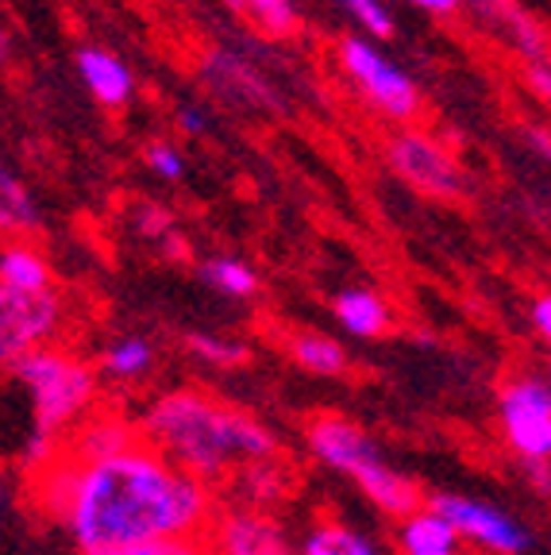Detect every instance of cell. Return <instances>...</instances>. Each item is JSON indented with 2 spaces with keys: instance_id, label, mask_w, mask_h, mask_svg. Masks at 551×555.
Returning <instances> with one entry per match:
<instances>
[{
  "instance_id": "obj_1",
  "label": "cell",
  "mask_w": 551,
  "mask_h": 555,
  "mask_svg": "<svg viewBox=\"0 0 551 555\" xmlns=\"http://www.w3.org/2000/svg\"><path fill=\"white\" fill-rule=\"evenodd\" d=\"M35 502L74 544V555H120L163 537H205L213 486L181 470L146 440L104 460H59L35 470Z\"/></svg>"
},
{
  "instance_id": "obj_2",
  "label": "cell",
  "mask_w": 551,
  "mask_h": 555,
  "mask_svg": "<svg viewBox=\"0 0 551 555\" xmlns=\"http://www.w3.org/2000/svg\"><path fill=\"white\" fill-rule=\"evenodd\" d=\"M136 421L151 448H158L181 470L205 478L208 486L232 478L247 463L278 460V436L259 416L193 386L158 393Z\"/></svg>"
},
{
  "instance_id": "obj_3",
  "label": "cell",
  "mask_w": 551,
  "mask_h": 555,
  "mask_svg": "<svg viewBox=\"0 0 551 555\" xmlns=\"http://www.w3.org/2000/svg\"><path fill=\"white\" fill-rule=\"evenodd\" d=\"M305 443L320 467L336 470L386 517L401 520L424 505L421 486L382 455L374 436L344 413H317L305 421Z\"/></svg>"
},
{
  "instance_id": "obj_4",
  "label": "cell",
  "mask_w": 551,
  "mask_h": 555,
  "mask_svg": "<svg viewBox=\"0 0 551 555\" xmlns=\"http://www.w3.org/2000/svg\"><path fill=\"white\" fill-rule=\"evenodd\" d=\"M9 382L27 398L31 433L59 436V440H66L69 428L93 413L101 393V371H93L86 359L59 344L27 351L9 371Z\"/></svg>"
},
{
  "instance_id": "obj_5",
  "label": "cell",
  "mask_w": 551,
  "mask_h": 555,
  "mask_svg": "<svg viewBox=\"0 0 551 555\" xmlns=\"http://www.w3.org/2000/svg\"><path fill=\"white\" fill-rule=\"evenodd\" d=\"M336 62L347 86L359 93V101L367 108H374V113L394 124H409L421 116V86L394 54H386V47L379 39L362 31L344 35L336 47Z\"/></svg>"
},
{
  "instance_id": "obj_6",
  "label": "cell",
  "mask_w": 551,
  "mask_h": 555,
  "mask_svg": "<svg viewBox=\"0 0 551 555\" xmlns=\"http://www.w3.org/2000/svg\"><path fill=\"white\" fill-rule=\"evenodd\" d=\"M66 328V301L54 289H16L0 282V378L35 347H47Z\"/></svg>"
},
{
  "instance_id": "obj_7",
  "label": "cell",
  "mask_w": 551,
  "mask_h": 555,
  "mask_svg": "<svg viewBox=\"0 0 551 555\" xmlns=\"http://www.w3.org/2000/svg\"><path fill=\"white\" fill-rule=\"evenodd\" d=\"M386 166L401 182L428 193V197L456 201L466 193V173L459 158L451 155L448 143H439L436 135L421 128H397L386 139Z\"/></svg>"
},
{
  "instance_id": "obj_8",
  "label": "cell",
  "mask_w": 551,
  "mask_h": 555,
  "mask_svg": "<svg viewBox=\"0 0 551 555\" xmlns=\"http://www.w3.org/2000/svg\"><path fill=\"white\" fill-rule=\"evenodd\" d=\"M498 421L505 443L528 463H551V382L517 374L501 386Z\"/></svg>"
},
{
  "instance_id": "obj_9",
  "label": "cell",
  "mask_w": 551,
  "mask_h": 555,
  "mask_svg": "<svg viewBox=\"0 0 551 555\" xmlns=\"http://www.w3.org/2000/svg\"><path fill=\"white\" fill-rule=\"evenodd\" d=\"M432 509H439L444 517L456 525L459 540L486 555H525L533 547V537L521 520H513L505 509H498L494 502L471 494H432Z\"/></svg>"
},
{
  "instance_id": "obj_10",
  "label": "cell",
  "mask_w": 551,
  "mask_h": 555,
  "mask_svg": "<svg viewBox=\"0 0 551 555\" xmlns=\"http://www.w3.org/2000/svg\"><path fill=\"white\" fill-rule=\"evenodd\" d=\"M205 540L213 555H297V544L290 540L282 520L251 502L216 509Z\"/></svg>"
},
{
  "instance_id": "obj_11",
  "label": "cell",
  "mask_w": 551,
  "mask_h": 555,
  "mask_svg": "<svg viewBox=\"0 0 551 555\" xmlns=\"http://www.w3.org/2000/svg\"><path fill=\"white\" fill-rule=\"evenodd\" d=\"M201 81L225 104H232V108H251V113H278L282 108L274 86L251 62H243L235 51H228V47L205 51V59H201Z\"/></svg>"
},
{
  "instance_id": "obj_12",
  "label": "cell",
  "mask_w": 551,
  "mask_h": 555,
  "mask_svg": "<svg viewBox=\"0 0 551 555\" xmlns=\"http://www.w3.org/2000/svg\"><path fill=\"white\" fill-rule=\"evenodd\" d=\"M74 66H78L86 93L101 104L104 113H120V108L131 104V96H136V69L116 51H108V47H81Z\"/></svg>"
},
{
  "instance_id": "obj_13",
  "label": "cell",
  "mask_w": 551,
  "mask_h": 555,
  "mask_svg": "<svg viewBox=\"0 0 551 555\" xmlns=\"http://www.w3.org/2000/svg\"><path fill=\"white\" fill-rule=\"evenodd\" d=\"M139 440H143L139 421H131V416H124V413H101V409H93L86 421H78V425L66 433L62 451H66L69 460L86 463V460L116 455V451L131 448V443H139Z\"/></svg>"
},
{
  "instance_id": "obj_14",
  "label": "cell",
  "mask_w": 551,
  "mask_h": 555,
  "mask_svg": "<svg viewBox=\"0 0 551 555\" xmlns=\"http://www.w3.org/2000/svg\"><path fill=\"white\" fill-rule=\"evenodd\" d=\"M463 12H471L478 24H486L494 35H501L505 43H513L528 62L543 59V35L525 12L517 9V0H463Z\"/></svg>"
},
{
  "instance_id": "obj_15",
  "label": "cell",
  "mask_w": 551,
  "mask_h": 555,
  "mask_svg": "<svg viewBox=\"0 0 551 555\" xmlns=\"http://www.w3.org/2000/svg\"><path fill=\"white\" fill-rule=\"evenodd\" d=\"M397 552L401 555H463L456 525L432 505H421L397 520Z\"/></svg>"
},
{
  "instance_id": "obj_16",
  "label": "cell",
  "mask_w": 551,
  "mask_h": 555,
  "mask_svg": "<svg viewBox=\"0 0 551 555\" xmlns=\"http://www.w3.org/2000/svg\"><path fill=\"white\" fill-rule=\"evenodd\" d=\"M332 312H336L339 328L355 339H379L382 332L394 324V309H389V301L379 294V289H367V286L339 289L336 301H332Z\"/></svg>"
},
{
  "instance_id": "obj_17",
  "label": "cell",
  "mask_w": 551,
  "mask_h": 555,
  "mask_svg": "<svg viewBox=\"0 0 551 555\" xmlns=\"http://www.w3.org/2000/svg\"><path fill=\"white\" fill-rule=\"evenodd\" d=\"M0 282L16 289H54L51 259L27 235H9L0 243Z\"/></svg>"
},
{
  "instance_id": "obj_18",
  "label": "cell",
  "mask_w": 551,
  "mask_h": 555,
  "mask_svg": "<svg viewBox=\"0 0 551 555\" xmlns=\"http://www.w3.org/2000/svg\"><path fill=\"white\" fill-rule=\"evenodd\" d=\"M297 555H382V547L379 540L367 537L355 525H347V520L324 517V520H312L309 529L302 532Z\"/></svg>"
},
{
  "instance_id": "obj_19",
  "label": "cell",
  "mask_w": 551,
  "mask_h": 555,
  "mask_svg": "<svg viewBox=\"0 0 551 555\" xmlns=\"http://www.w3.org/2000/svg\"><path fill=\"white\" fill-rule=\"evenodd\" d=\"M43 224V208L31 185L0 158V235H31Z\"/></svg>"
},
{
  "instance_id": "obj_20",
  "label": "cell",
  "mask_w": 551,
  "mask_h": 555,
  "mask_svg": "<svg viewBox=\"0 0 551 555\" xmlns=\"http://www.w3.org/2000/svg\"><path fill=\"white\" fill-rule=\"evenodd\" d=\"M155 344L146 336H116L101 347V363L97 371L108 382H120V386H131V382H143L146 374L155 371Z\"/></svg>"
},
{
  "instance_id": "obj_21",
  "label": "cell",
  "mask_w": 551,
  "mask_h": 555,
  "mask_svg": "<svg viewBox=\"0 0 551 555\" xmlns=\"http://www.w3.org/2000/svg\"><path fill=\"white\" fill-rule=\"evenodd\" d=\"M285 351L302 371L320 374V378H336L347 371V351L339 339L324 336V332H293L285 339Z\"/></svg>"
},
{
  "instance_id": "obj_22",
  "label": "cell",
  "mask_w": 551,
  "mask_h": 555,
  "mask_svg": "<svg viewBox=\"0 0 551 555\" xmlns=\"http://www.w3.org/2000/svg\"><path fill=\"white\" fill-rule=\"evenodd\" d=\"M235 16L251 20L267 39H293L302 31L297 0H225Z\"/></svg>"
},
{
  "instance_id": "obj_23",
  "label": "cell",
  "mask_w": 551,
  "mask_h": 555,
  "mask_svg": "<svg viewBox=\"0 0 551 555\" xmlns=\"http://www.w3.org/2000/svg\"><path fill=\"white\" fill-rule=\"evenodd\" d=\"M197 274L208 289H216V294H225V297H235V301L259 294V274H255V267L243 262V259H232V255L205 259Z\"/></svg>"
},
{
  "instance_id": "obj_24",
  "label": "cell",
  "mask_w": 551,
  "mask_h": 555,
  "mask_svg": "<svg viewBox=\"0 0 551 555\" xmlns=\"http://www.w3.org/2000/svg\"><path fill=\"white\" fill-rule=\"evenodd\" d=\"M185 351L193 359H201L205 366H220V371L247 363V344L232 336H216V332H190L185 336Z\"/></svg>"
},
{
  "instance_id": "obj_25",
  "label": "cell",
  "mask_w": 551,
  "mask_h": 555,
  "mask_svg": "<svg viewBox=\"0 0 551 555\" xmlns=\"http://www.w3.org/2000/svg\"><path fill=\"white\" fill-rule=\"evenodd\" d=\"M336 4L355 20V27H359L362 35H371L379 43H386V39L397 35V20L386 0H336Z\"/></svg>"
},
{
  "instance_id": "obj_26",
  "label": "cell",
  "mask_w": 551,
  "mask_h": 555,
  "mask_svg": "<svg viewBox=\"0 0 551 555\" xmlns=\"http://www.w3.org/2000/svg\"><path fill=\"white\" fill-rule=\"evenodd\" d=\"M143 163H146V170L155 173L158 182H166V185H174V182L185 178V155L174 147L170 139H155V143H146Z\"/></svg>"
},
{
  "instance_id": "obj_27",
  "label": "cell",
  "mask_w": 551,
  "mask_h": 555,
  "mask_svg": "<svg viewBox=\"0 0 551 555\" xmlns=\"http://www.w3.org/2000/svg\"><path fill=\"white\" fill-rule=\"evenodd\" d=\"M120 555H213V547H208L205 537H163L136 547H124Z\"/></svg>"
},
{
  "instance_id": "obj_28",
  "label": "cell",
  "mask_w": 551,
  "mask_h": 555,
  "mask_svg": "<svg viewBox=\"0 0 551 555\" xmlns=\"http://www.w3.org/2000/svg\"><path fill=\"white\" fill-rule=\"evenodd\" d=\"M131 228H136L143 240H170L174 232V217L158 205H139L136 217H131Z\"/></svg>"
},
{
  "instance_id": "obj_29",
  "label": "cell",
  "mask_w": 551,
  "mask_h": 555,
  "mask_svg": "<svg viewBox=\"0 0 551 555\" xmlns=\"http://www.w3.org/2000/svg\"><path fill=\"white\" fill-rule=\"evenodd\" d=\"M174 124H178L181 135H208L213 131V113H208L205 104H181L178 113H174Z\"/></svg>"
},
{
  "instance_id": "obj_30",
  "label": "cell",
  "mask_w": 551,
  "mask_h": 555,
  "mask_svg": "<svg viewBox=\"0 0 551 555\" xmlns=\"http://www.w3.org/2000/svg\"><path fill=\"white\" fill-rule=\"evenodd\" d=\"M528 81H533L536 93L551 96V66H548V54H543V59H536V62H528Z\"/></svg>"
},
{
  "instance_id": "obj_31",
  "label": "cell",
  "mask_w": 551,
  "mask_h": 555,
  "mask_svg": "<svg viewBox=\"0 0 551 555\" xmlns=\"http://www.w3.org/2000/svg\"><path fill=\"white\" fill-rule=\"evenodd\" d=\"M533 324H536V332L551 344V294H543L533 301Z\"/></svg>"
},
{
  "instance_id": "obj_32",
  "label": "cell",
  "mask_w": 551,
  "mask_h": 555,
  "mask_svg": "<svg viewBox=\"0 0 551 555\" xmlns=\"http://www.w3.org/2000/svg\"><path fill=\"white\" fill-rule=\"evenodd\" d=\"M409 4L428 12V16H456V12H463V0H409Z\"/></svg>"
},
{
  "instance_id": "obj_33",
  "label": "cell",
  "mask_w": 551,
  "mask_h": 555,
  "mask_svg": "<svg viewBox=\"0 0 551 555\" xmlns=\"http://www.w3.org/2000/svg\"><path fill=\"white\" fill-rule=\"evenodd\" d=\"M9 59H12V35L0 27V66H9Z\"/></svg>"
}]
</instances>
